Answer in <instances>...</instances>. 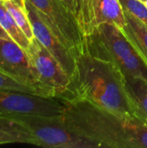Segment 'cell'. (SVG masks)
<instances>
[{
	"label": "cell",
	"mask_w": 147,
	"mask_h": 148,
	"mask_svg": "<svg viewBox=\"0 0 147 148\" xmlns=\"http://www.w3.org/2000/svg\"><path fill=\"white\" fill-rule=\"evenodd\" d=\"M62 103L66 126L99 147L147 148V127L135 117L117 114L82 100Z\"/></svg>",
	"instance_id": "cell-1"
},
{
	"label": "cell",
	"mask_w": 147,
	"mask_h": 148,
	"mask_svg": "<svg viewBox=\"0 0 147 148\" xmlns=\"http://www.w3.org/2000/svg\"><path fill=\"white\" fill-rule=\"evenodd\" d=\"M145 3H146V7H147V0L145 2Z\"/></svg>",
	"instance_id": "cell-21"
},
{
	"label": "cell",
	"mask_w": 147,
	"mask_h": 148,
	"mask_svg": "<svg viewBox=\"0 0 147 148\" xmlns=\"http://www.w3.org/2000/svg\"><path fill=\"white\" fill-rule=\"evenodd\" d=\"M125 87L133 116L147 127V82L140 78H126Z\"/></svg>",
	"instance_id": "cell-11"
},
{
	"label": "cell",
	"mask_w": 147,
	"mask_h": 148,
	"mask_svg": "<svg viewBox=\"0 0 147 148\" xmlns=\"http://www.w3.org/2000/svg\"><path fill=\"white\" fill-rule=\"evenodd\" d=\"M62 1L76 16H77V0H62Z\"/></svg>",
	"instance_id": "cell-19"
},
{
	"label": "cell",
	"mask_w": 147,
	"mask_h": 148,
	"mask_svg": "<svg viewBox=\"0 0 147 148\" xmlns=\"http://www.w3.org/2000/svg\"><path fill=\"white\" fill-rule=\"evenodd\" d=\"M123 10L129 12L147 24V7L140 0H120Z\"/></svg>",
	"instance_id": "cell-18"
},
{
	"label": "cell",
	"mask_w": 147,
	"mask_h": 148,
	"mask_svg": "<svg viewBox=\"0 0 147 148\" xmlns=\"http://www.w3.org/2000/svg\"><path fill=\"white\" fill-rule=\"evenodd\" d=\"M77 20L85 36L93 32L91 0H77Z\"/></svg>",
	"instance_id": "cell-17"
},
{
	"label": "cell",
	"mask_w": 147,
	"mask_h": 148,
	"mask_svg": "<svg viewBox=\"0 0 147 148\" xmlns=\"http://www.w3.org/2000/svg\"><path fill=\"white\" fill-rule=\"evenodd\" d=\"M64 109V104L54 97L0 90V115L29 114L62 117Z\"/></svg>",
	"instance_id": "cell-6"
},
{
	"label": "cell",
	"mask_w": 147,
	"mask_h": 148,
	"mask_svg": "<svg viewBox=\"0 0 147 148\" xmlns=\"http://www.w3.org/2000/svg\"><path fill=\"white\" fill-rule=\"evenodd\" d=\"M0 71L55 98V93L38 81L26 49L12 39L0 38Z\"/></svg>",
	"instance_id": "cell-7"
},
{
	"label": "cell",
	"mask_w": 147,
	"mask_h": 148,
	"mask_svg": "<svg viewBox=\"0 0 147 148\" xmlns=\"http://www.w3.org/2000/svg\"><path fill=\"white\" fill-rule=\"evenodd\" d=\"M0 24L13 41L17 42L23 49H27L30 41L15 22L14 18L6 8L3 0H0Z\"/></svg>",
	"instance_id": "cell-15"
},
{
	"label": "cell",
	"mask_w": 147,
	"mask_h": 148,
	"mask_svg": "<svg viewBox=\"0 0 147 148\" xmlns=\"http://www.w3.org/2000/svg\"><path fill=\"white\" fill-rule=\"evenodd\" d=\"M86 37V51L114 62L125 78H140L147 82V61L132 44L120 28L102 23Z\"/></svg>",
	"instance_id": "cell-3"
},
{
	"label": "cell",
	"mask_w": 147,
	"mask_h": 148,
	"mask_svg": "<svg viewBox=\"0 0 147 148\" xmlns=\"http://www.w3.org/2000/svg\"><path fill=\"white\" fill-rule=\"evenodd\" d=\"M24 126L30 134L33 145L49 148H100L99 146L71 131L63 116L13 114L4 115Z\"/></svg>",
	"instance_id": "cell-4"
},
{
	"label": "cell",
	"mask_w": 147,
	"mask_h": 148,
	"mask_svg": "<svg viewBox=\"0 0 147 148\" xmlns=\"http://www.w3.org/2000/svg\"><path fill=\"white\" fill-rule=\"evenodd\" d=\"M125 82L124 74L114 62L84 51L75 57V69L67 90L56 99L62 102L87 101L101 108L134 117Z\"/></svg>",
	"instance_id": "cell-2"
},
{
	"label": "cell",
	"mask_w": 147,
	"mask_h": 148,
	"mask_svg": "<svg viewBox=\"0 0 147 148\" xmlns=\"http://www.w3.org/2000/svg\"><path fill=\"white\" fill-rule=\"evenodd\" d=\"M124 15L126 24L122 31L147 61V24L126 10Z\"/></svg>",
	"instance_id": "cell-12"
},
{
	"label": "cell",
	"mask_w": 147,
	"mask_h": 148,
	"mask_svg": "<svg viewBox=\"0 0 147 148\" xmlns=\"http://www.w3.org/2000/svg\"><path fill=\"white\" fill-rule=\"evenodd\" d=\"M91 17L93 31L102 23H113L120 29L126 24L120 0H91Z\"/></svg>",
	"instance_id": "cell-10"
},
{
	"label": "cell",
	"mask_w": 147,
	"mask_h": 148,
	"mask_svg": "<svg viewBox=\"0 0 147 148\" xmlns=\"http://www.w3.org/2000/svg\"><path fill=\"white\" fill-rule=\"evenodd\" d=\"M140 1H142V2H146V0H140Z\"/></svg>",
	"instance_id": "cell-22"
},
{
	"label": "cell",
	"mask_w": 147,
	"mask_h": 148,
	"mask_svg": "<svg viewBox=\"0 0 147 148\" xmlns=\"http://www.w3.org/2000/svg\"><path fill=\"white\" fill-rule=\"evenodd\" d=\"M26 7L34 37L51 53L71 77L75 69V56L55 36L36 8L29 0H26Z\"/></svg>",
	"instance_id": "cell-9"
},
{
	"label": "cell",
	"mask_w": 147,
	"mask_h": 148,
	"mask_svg": "<svg viewBox=\"0 0 147 148\" xmlns=\"http://www.w3.org/2000/svg\"><path fill=\"white\" fill-rule=\"evenodd\" d=\"M0 90H8V91H17L27 94L37 95L47 97L44 93L39 88L33 87L31 85L23 83L16 78L10 76L0 71Z\"/></svg>",
	"instance_id": "cell-16"
},
{
	"label": "cell",
	"mask_w": 147,
	"mask_h": 148,
	"mask_svg": "<svg viewBox=\"0 0 147 148\" xmlns=\"http://www.w3.org/2000/svg\"><path fill=\"white\" fill-rule=\"evenodd\" d=\"M38 81L55 93V98L62 95L70 83V77L51 53L35 37L26 49Z\"/></svg>",
	"instance_id": "cell-8"
},
{
	"label": "cell",
	"mask_w": 147,
	"mask_h": 148,
	"mask_svg": "<svg viewBox=\"0 0 147 148\" xmlns=\"http://www.w3.org/2000/svg\"><path fill=\"white\" fill-rule=\"evenodd\" d=\"M3 3L16 24L31 41L34 38V34L26 7V0H3Z\"/></svg>",
	"instance_id": "cell-14"
},
{
	"label": "cell",
	"mask_w": 147,
	"mask_h": 148,
	"mask_svg": "<svg viewBox=\"0 0 147 148\" xmlns=\"http://www.w3.org/2000/svg\"><path fill=\"white\" fill-rule=\"evenodd\" d=\"M24 143L33 145V140L28 129L15 120L0 115V145Z\"/></svg>",
	"instance_id": "cell-13"
},
{
	"label": "cell",
	"mask_w": 147,
	"mask_h": 148,
	"mask_svg": "<svg viewBox=\"0 0 147 148\" xmlns=\"http://www.w3.org/2000/svg\"><path fill=\"white\" fill-rule=\"evenodd\" d=\"M60 41L76 57L86 51V37L75 14L62 0H29Z\"/></svg>",
	"instance_id": "cell-5"
},
{
	"label": "cell",
	"mask_w": 147,
	"mask_h": 148,
	"mask_svg": "<svg viewBox=\"0 0 147 148\" xmlns=\"http://www.w3.org/2000/svg\"><path fill=\"white\" fill-rule=\"evenodd\" d=\"M0 38H4V39H11L9 34L3 29V28L0 24Z\"/></svg>",
	"instance_id": "cell-20"
}]
</instances>
